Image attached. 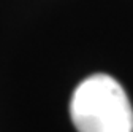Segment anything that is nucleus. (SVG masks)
Masks as SVG:
<instances>
[{
	"mask_svg": "<svg viewBox=\"0 0 133 132\" xmlns=\"http://www.w3.org/2000/svg\"><path fill=\"white\" fill-rule=\"evenodd\" d=\"M78 132H133V108L112 76L97 73L82 80L70 100Z\"/></svg>",
	"mask_w": 133,
	"mask_h": 132,
	"instance_id": "nucleus-1",
	"label": "nucleus"
}]
</instances>
